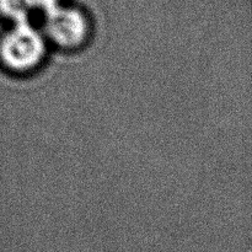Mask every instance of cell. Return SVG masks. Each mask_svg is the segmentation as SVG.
<instances>
[{
	"label": "cell",
	"instance_id": "6da1fadb",
	"mask_svg": "<svg viewBox=\"0 0 252 252\" xmlns=\"http://www.w3.org/2000/svg\"><path fill=\"white\" fill-rule=\"evenodd\" d=\"M46 53L43 37L27 25L16 24L0 38V62L5 68L25 73L37 68Z\"/></svg>",
	"mask_w": 252,
	"mask_h": 252
},
{
	"label": "cell",
	"instance_id": "7a4b0ae2",
	"mask_svg": "<svg viewBox=\"0 0 252 252\" xmlns=\"http://www.w3.org/2000/svg\"><path fill=\"white\" fill-rule=\"evenodd\" d=\"M90 25L84 14L74 9L53 7L47 11L46 33L57 46L74 49L86 41Z\"/></svg>",
	"mask_w": 252,
	"mask_h": 252
},
{
	"label": "cell",
	"instance_id": "3957f363",
	"mask_svg": "<svg viewBox=\"0 0 252 252\" xmlns=\"http://www.w3.org/2000/svg\"><path fill=\"white\" fill-rule=\"evenodd\" d=\"M32 6H34L33 0H0V14L11 19L15 24H22L27 22Z\"/></svg>",
	"mask_w": 252,
	"mask_h": 252
}]
</instances>
